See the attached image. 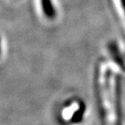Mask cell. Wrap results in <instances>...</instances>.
I'll list each match as a JSON object with an SVG mask.
<instances>
[{
    "mask_svg": "<svg viewBox=\"0 0 125 125\" xmlns=\"http://www.w3.org/2000/svg\"><path fill=\"white\" fill-rule=\"evenodd\" d=\"M42 11L45 16L49 20H53L56 17V9L52 2V0H41Z\"/></svg>",
    "mask_w": 125,
    "mask_h": 125,
    "instance_id": "6da1fadb",
    "label": "cell"
},
{
    "mask_svg": "<svg viewBox=\"0 0 125 125\" xmlns=\"http://www.w3.org/2000/svg\"><path fill=\"white\" fill-rule=\"evenodd\" d=\"M85 105L83 102H81L79 107L76 111H74L73 115H72L71 121L72 124H79L82 121V119L84 118V112H85Z\"/></svg>",
    "mask_w": 125,
    "mask_h": 125,
    "instance_id": "7a4b0ae2",
    "label": "cell"
},
{
    "mask_svg": "<svg viewBox=\"0 0 125 125\" xmlns=\"http://www.w3.org/2000/svg\"><path fill=\"white\" fill-rule=\"evenodd\" d=\"M2 52V49H1V37H0V54H1Z\"/></svg>",
    "mask_w": 125,
    "mask_h": 125,
    "instance_id": "3957f363",
    "label": "cell"
}]
</instances>
